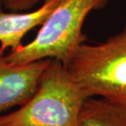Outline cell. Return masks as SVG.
I'll return each instance as SVG.
<instances>
[{
  "label": "cell",
  "mask_w": 126,
  "mask_h": 126,
  "mask_svg": "<svg viewBox=\"0 0 126 126\" xmlns=\"http://www.w3.org/2000/svg\"><path fill=\"white\" fill-rule=\"evenodd\" d=\"M89 97H101L126 109V26L105 42L82 44L65 65Z\"/></svg>",
  "instance_id": "obj_2"
},
{
  "label": "cell",
  "mask_w": 126,
  "mask_h": 126,
  "mask_svg": "<svg viewBox=\"0 0 126 126\" xmlns=\"http://www.w3.org/2000/svg\"><path fill=\"white\" fill-rule=\"evenodd\" d=\"M61 0H44L38 8L31 12H0V47L15 52L23 44L22 40L35 27L41 26Z\"/></svg>",
  "instance_id": "obj_5"
},
{
  "label": "cell",
  "mask_w": 126,
  "mask_h": 126,
  "mask_svg": "<svg viewBox=\"0 0 126 126\" xmlns=\"http://www.w3.org/2000/svg\"><path fill=\"white\" fill-rule=\"evenodd\" d=\"M51 59L26 64L10 62L0 47V115L21 107L33 97Z\"/></svg>",
  "instance_id": "obj_4"
},
{
  "label": "cell",
  "mask_w": 126,
  "mask_h": 126,
  "mask_svg": "<svg viewBox=\"0 0 126 126\" xmlns=\"http://www.w3.org/2000/svg\"><path fill=\"white\" fill-rule=\"evenodd\" d=\"M76 126H126V109L101 97H89L80 110Z\"/></svg>",
  "instance_id": "obj_6"
},
{
  "label": "cell",
  "mask_w": 126,
  "mask_h": 126,
  "mask_svg": "<svg viewBox=\"0 0 126 126\" xmlns=\"http://www.w3.org/2000/svg\"><path fill=\"white\" fill-rule=\"evenodd\" d=\"M109 0H61L29 44L7 55L14 64L57 60L66 65L84 41L83 25L90 12L105 7Z\"/></svg>",
  "instance_id": "obj_3"
},
{
  "label": "cell",
  "mask_w": 126,
  "mask_h": 126,
  "mask_svg": "<svg viewBox=\"0 0 126 126\" xmlns=\"http://www.w3.org/2000/svg\"><path fill=\"white\" fill-rule=\"evenodd\" d=\"M42 0H2L3 7L10 12H27Z\"/></svg>",
  "instance_id": "obj_7"
},
{
  "label": "cell",
  "mask_w": 126,
  "mask_h": 126,
  "mask_svg": "<svg viewBox=\"0 0 126 126\" xmlns=\"http://www.w3.org/2000/svg\"><path fill=\"white\" fill-rule=\"evenodd\" d=\"M3 5H2V0H0V12H3Z\"/></svg>",
  "instance_id": "obj_8"
},
{
  "label": "cell",
  "mask_w": 126,
  "mask_h": 126,
  "mask_svg": "<svg viewBox=\"0 0 126 126\" xmlns=\"http://www.w3.org/2000/svg\"><path fill=\"white\" fill-rule=\"evenodd\" d=\"M88 98L65 65L51 60L33 97L16 110L0 115V126H76Z\"/></svg>",
  "instance_id": "obj_1"
}]
</instances>
